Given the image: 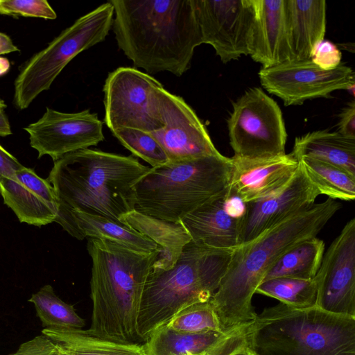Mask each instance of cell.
<instances>
[{
    "label": "cell",
    "instance_id": "obj_31",
    "mask_svg": "<svg viewBox=\"0 0 355 355\" xmlns=\"http://www.w3.org/2000/svg\"><path fill=\"white\" fill-rule=\"evenodd\" d=\"M164 326L181 334L224 332L220 328L218 318L210 300L182 309Z\"/></svg>",
    "mask_w": 355,
    "mask_h": 355
},
{
    "label": "cell",
    "instance_id": "obj_29",
    "mask_svg": "<svg viewBox=\"0 0 355 355\" xmlns=\"http://www.w3.org/2000/svg\"><path fill=\"white\" fill-rule=\"evenodd\" d=\"M44 329H83L85 320L73 306L62 301L51 285H44L28 300Z\"/></svg>",
    "mask_w": 355,
    "mask_h": 355
},
{
    "label": "cell",
    "instance_id": "obj_32",
    "mask_svg": "<svg viewBox=\"0 0 355 355\" xmlns=\"http://www.w3.org/2000/svg\"><path fill=\"white\" fill-rule=\"evenodd\" d=\"M112 132L125 148L152 167L169 162L163 148L151 133L130 128H118Z\"/></svg>",
    "mask_w": 355,
    "mask_h": 355
},
{
    "label": "cell",
    "instance_id": "obj_39",
    "mask_svg": "<svg viewBox=\"0 0 355 355\" xmlns=\"http://www.w3.org/2000/svg\"><path fill=\"white\" fill-rule=\"evenodd\" d=\"M24 166L0 145V179L12 175Z\"/></svg>",
    "mask_w": 355,
    "mask_h": 355
},
{
    "label": "cell",
    "instance_id": "obj_3",
    "mask_svg": "<svg viewBox=\"0 0 355 355\" xmlns=\"http://www.w3.org/2000/svg\"><path fill=\"white\" fill-rule=\"evenodd\" d=\"M150 168L132 155L95 149L62 156L47 178L58 203L55 222L73 211L119 220L135 209L133 187Z\"/></svg>",
    "mask_w": 355,
    "mask_h": 355
},
{
    "label": "cell",
    "instance_id": "obj_17",
    "mask_svg": "<svg viewBox=\"0 0 355 355\" xmlns=\"http://www.w3.org/2000/svg\"><path fill=\"white\" fill-rule=\"evenodd\" d=\"M0 193L21 223L40 227L55 222L58 203L54 189L33 168L23 166L1 178Z\"/></svg>",
    "mask_w": 355,
    "mask_h": 355
},
{
    "label": "cell",
    "instance_id": "obj_35",
    "mask_svg": "<svg viewBox=\"0 0 355 355\" xmlns=\"http://www.w3.org/2000/svg\"><path fill=\"white\" fill-rule=\"evenodd\" d=\"M342 53L334 42L323 40L313 48L311 60L323 70L336 69L342 62Z\"/></svg>",
    "mask_w": 355,
    "mask_h": 355
},
{
    "label": "cell",
    "instance_id": "obj_8",
    "mask_svg": "<svg viewBox=\"0 0 355 355\" xmlns=\"http://www.w3.org/2000/svg\"><path fill=\"white\" fill-rule=\"evenodd\" d=\"M113 17V6L109 1L79 17L29 59L15 80L17 107L27 108L39 94L50 88L73 58L103 42L112 27Z\"/></svg>",
    "mask_w": 355,
    "mask_h": 355
},
{
    "label": "cell",
    "instance_id": "obj_1",
    "mask_svg": "<svg viewBox=\"0 0 355 355\" xmlns=\"http://www.w3.org/2000/svg\"><path fill=\"white\" fill-rule=\"evenodd\" d=\"M118 46L148 73L181 76L202 44L193 0H110Z\"/></svg>",
    "mask_w": 355,
    "mask_h": 355
},
{
    "label": "cell",
    "instance_id": "obj_11",
    "mask_svg": "<svg viewBox=\"0 0 355 355\" xmlns=\"http://www.w3.org/2000/svg\"><path fill=\"white\" fill-rule=\"evenodd\" d=\"M202 44L211 45L223 63L249 55L253 0H193Z\"/></svg>",
    "mask_w": 355,
    "mask_h": 355
},
{
    "label": "cell",
    "instance_id": "obj_10",
    "mask_svg": "<svg viewBox=\"0 0 355 355\" xmlns=\"http://www.w3.org/2000/svg\"><path fill=\"white\" fill-rule=\"evenodd\" d=\"M162 85L136 68L109 73L103 87L104 121L111 132L121 128L153 132L163 126L159 92Z\"/></svg>",
    "mask_w": 355,
    "mask_h": 355
},
{
    "label": "cell",
    "instance_id": "obj_2",
    "mask_svg": "<svg viewBox=\"0 0 355 355\" xmlns=\"http://www.w3.org/2000/svg\"><path fill=\"white\" fill-rule=\"evenodd\" d=\"M340 207V203L328 198L235 248L229 267L210 300L223 331L255 318L252 296L267 272L296 244L316 236Z\"/></svg>",
    "mask_w": 355,
    "mask_h": 355
},
{
    "label": "cell",
    "instance_id": "obj_4",
    "mask_svg": "<svg viewBox=\"0 0 355 355\" xmlns=\"http://www.w3.org/2000/svg\"><path fill=\"white\" fill-rule=\"evenodd\" d=\"M92 261L90 334L115 342L139 340L137 333L141 300L160 249L144 254L114 242L89 238Z\"/></svg>",
    "mask_w": 355,
    "mask_h": 355
},
{
    "label": "cell",
    "instance_id": "obj_28",
    "mask_svg": "<svg viewBox=\"0 0 355 355\" xmlns=\"http://www.w3.org/2000/svg\"><path fill=\"white\" fill-rule=\"evenodd\" d=\"M298 161L320 194L334 200H354V176L340 167L317 159L303 157Z\"/></svg>",
    "mask_w": 355,
    "mask_h": 355
},
{
    "label": "cell",
    "instance_id": "obj_37",
    "mask_svg": "<svg viewBox=\"0 0 355 355\" xmlns=\"http://www.w3.org/2000/svg\"><path fill=\"white\" fill-rule=\"evenodd\" d=\"M338 132L342 135L355 139V102H349L339 114Z\"/></svg>",
    "mask_w": 355,
    "mask_h": 355
},
{
    "label": "cell",
    "instance_id": "obj_25",
    "mask_svg": "<svg viewBox=\"0 0 355 355\" xmlns=\"http://www.w3.org/2000/svg\"><path fill=\"white\" fill-rule=\"evenodd\" d=\"M58 355H147L145 345L123 343L93 336L83 329H43Z\"/></svg>",
    "mask_w": 355,
    "mask_h": 355
},
{
    "label": "cell",
    "instance_id": "obj_41",
    "mask_svg": "<svg viewBox=\"0 0 355 355\" xmlns=\"http://www.w3.org/2000/svg\"><path fill=\"white\" fill-rule=\"evenodd\" d=\"M12 134L8 119L4 110L0 109V137H6Z\"/></svg>",
    "mask_w": 355,
    "mask_h": 355
},
{
    "label": "cell",
    "instance_id": "obj_14",
    "mask_svg": "<svg viewBox=\"0 0 355 355\" xmlns=\"http://www.w3.org/2000/svg\"><path fill=\"white\" fill-rule=\"evenodd\" d=\"M316 306L355 317V218L348 221L323 255L315 276Z\"/></svg>",
    "mask_w": 355,
    "mask_h": 355
},
{
    "label": "cell",
    "instance_id": "obj_13",
    "mask_svg": "<svg viewBox=\"0 0 355 355\" xmlns=\"http://www.w3.org/2000/svg\"><path fill=\"white\" fill-rule=\"evenodd\" d=\"M38 158L50 156L53 162L62 156L96 146L103 141V122L97 114L85 110L66 113L46 107L42 116L24 128Z\"/></svg>",
    "mask_w": 355,
    "mask_h": 355
},
{
    "label": "cell",
    "instance_id": "obj_12",
    "mask_svg": "<svg viewBox=\"0 0 355 355\" xmlns=\"http://www.w3.org/2000/svg\"><path fill=\"white\" fill-rule=\"evenodd\" d=\"M259 77L261 85L270 94L280 98L286 106L328 98L333 92L347 90L354 84L351 67L341 63L335 69L323 70L311 60L287 61L261 68Z\"/></svg>",
    "mask_w": 355,
    "mask_h": 355
},
{
    "label": "cell",
    "instance_id": "obj_18",
    "mask_svg": "<svg viewBox=\"0 0 355 355\" xmlns=\"http://www.w3.org/2000/svg\"><path fill=\"white\" fill-rule=\"evenodd\" d=\"M233 173L230 191L245 203L265 198L285 186L293 178L298 160L291 153L268 159L231 157Z\"/></svg>",
    "mask_w": 355,
    "mask_h": 355
},
{
    "label": "cell",
    "instance_id": "obj_40",
    "mask_svg": "<svg viewBox=\"0 0 355 355\" xmlns=\"http://www.w3.org/2000/svg\"><path fill=\"white\" fill-rule=\"evenodd\" d=\"M15 51H19V49L14 44L11 38L6 33L0 32V55Z\"/></svg>",
    "mask_w": 355,
    "mask_h": 355
},
{
    "label": "cell",
    "instance_id": "obj_33",
    "mask_svg": "<svg viewBox=\"0 0 355 355\" xmlns=\"http://www.w3.org/2000/svg\"><path fill=\"white\" fill-rule=\"evenodd\" d=\"M0 15L46 19L57 17L55 10L46 0H0Z\"/></svg>",
    "mask_w": 355,
    "mask_h": 355
},
{
    "label": "cell",
    "instance_id": "obj_27",
    "mask_svg": "<svg viewBox=\"0 0 355 355\" xmlns=\"http://www.w3.org/2000/svg\"><path fill=\"white\" fill-rule=\"evenodd\" d=\"M324 243L316 236L304 240L284 254L267 272L262 282L277 277L311 279L322 260Z\"/></svg>",
    "mask_w": 355,
    "mask_h": 355
},
{
    "label": "cell",
    "instance_id": "obj_5",
    "mask_svg": "<svg viewBox=\"0 0 355 355\" xmlns=\"http://www.w3.org/2000/svg\"><path fill=\"white\" fill-rule=\"evenodd\" d=\"M234 250L191 241L171 268L151 271L140 303L137 324L139 339L146 341L182 309L209 301L229 267Z\"/></svg>",
    "mask_w": 355,
    "mask_h": 355
},
{
    "label": "cell",
    "instance_id": "obj_9",
    "mask_svg": "<svg viewBox=\"0 0 355 355\" xmlns=\"http://www.w3.org/2000/svg\"><path fill=\"white\" fill-rule=\"evenodd\" d=\"M227 128L235 157L256 159L286 154L282 110L261 88L248 89L233 103Z\"/></svg>",
    "mask_w": 355,
    "mask_h": 355
},
{
    "label": "cell",
    "instance_id": "obj_24",
    "mask_svg": "<svg viewBox=\"0 0 355 355\" xmlns=\"http://www.w3.org/2000/svg\"><path fill=\"white\" fill-rule=\"evenodd\" d=\"M291 153L298 160L307 157L343 168L355 177V139L327 130L297 137Z\"/></svg>",
    "mask_w": 355,
    "mask_h": 355
},
{
    "label": "cell",
    "instance_id": "obj_30",
    "mask_svg": "<svg viewBox=\"0 0 355 355\" xmlns=\"http://www.w3.org/2000/svg\"><path fill=\"white\" fill-rule=\"evenodd\" d=\"M255 293L275 298L291 307L309 308L316 306L318 284L315 277L311 279L277 277L262 282Z\"/></svg>",
    "mask_w": 355,
    "mask_h": 355
},
{
    "label": "cell",
    "instance_id": "obj_22",
    "mask_svg": "<svg viewBox=\"0 0 355 355\" xmlns=\"http://www.w3.org/2000/svg\"><path fill=\"white\" fill-rule=\"evenodd\" d=\"M56 223L78 240H83L85 237L105 239L144 254L159 249L149 238L118 220L105 216L73 211Z\"/></svg>",
    "mask_w": 355,
    "mask_h": 355
},
{
    "label": "cell",
    "instance_id": "obj_6",
    "mask_svg": "<svg viewBox=\"0 0 355 355\" xmlns=\"http://www.w3.org/2000/svg\"><path fill=\"white\" fill-rule=\"evenodd\" d=\"M253 355H355V317L280 303L250 322Z\"/></svg>",
    "mask_w": 355,
    "mask_h": 355
},
{
    "label": "cell",
    "instance_id": "obj_42",
    "mask_svg": "<svg viewBox=\"0 0 355 355\" xmlns=\"http://www.w3.org/2000/svg\"><path fill=\"white\" fill-rule=\"evenodd\" d=\"M10 68V63L8 58L0 57V76L6 74Z\"/></svg>",
    "mask_w": 355,
    "mask_h": 355
},
{
    "label": "cell",
    "instance_id": "obj_23",
    "mask_svg": "<svg viewBox=\"0 0 355 355\" xmlns=\"http://www.w3.org/2000/svg\"><path fill=\"white\" fill-rule=\"evenodd\" d=\"M119 221L151 239L160 249L152 271L171 268L180 257L184 246L191 241L181 222L163 220L135 209L123 215Z\"/></svg>",
    "mask_w": 355,
    "mask_h": 355
},
{
    "label": "cell",
    "instance_id": "obj_15",
    "mask_svg": "<svg viewBox=\"0 0 355 355\" xmlns=\"http://www.w3.org/2000/svg\"><path fill=\"white\" fill-rule=\"evenodd\" d=\"M159 101L163 126L151 135L162 146L169 162L221 154L205 125L182 97L162 87Z\"/></svg>",
    "mask_w": 355,
    "mask_h": 355
},
{
    "label": "cell",
    "instance_id": "obj_20",
    "mask_svg": "<svg viewBox=\"0 0 355 355\" xmlns=\"http://www.w3.org/2000/svg\"><path fill=\"white\" fill-rule=\"evenodd\" d=\"M289 61L311 59L315 46L324 40L327 5L324 0H285Z\"/></svg>",
    "mask_w": 355,
    "mask_h": 355
},
{
    "label": "cell",
    "instance_id": "obj_43",
    "mask_svg": "<svg viewBox=\"0 0 355 355\" xmlns=\"http://www.w3.org/2000/svg\"><path fill=\"white\" fill-rule=\"evenodd\" d=\"M6 107V103L0 98V109L4 110Z\"/></svg>",
    "mask_w": 355,
    "mask_h": 355
},
{
    "label": "cell",
    "instance_id": "obj_7",
    "mask_svg": "<svg viewBox=\"0 0 355 355\" xmlns=\"http://www.w3.org/2000/svg\"><path fill=\"white\" fill-rule=\"evenodd\" d=\"M231 158L222 154L151 167L134 185L135 209L179 223L206 202L228 193Z\"/></svg>",
    "mask_w": 355,
    "mask_h": 355
},
{
    "label": "cell",
    "instance_id": "obj_21",
    "mask_svg": "<svg viewBox=\"0 0 355 355\" xmlns=\"http://www.w3.org/2000/svg\"><path fill=\"white\" fill-rule=\"evenodd\" d=\"M227 193L206 202L181 220L191 241L222 249L240 245L241 219L225 211L223 204Z\"/></svg>",
    "mask_w": 355,
    "mask_h": 355
},
{
    "label": "cell",
    "instance_id": "obj_16",
    "mask_svg": "<svg viewBox=\"0 0 355 355\" xmlns=\"http://www.w3.org/2000/svg\"><path fill=\"white\" fill-rule=\"evenodd\" d=\"M319 195L299 162L295 174L285 186L265 198L246 202V211L241 222L240 245L308 209Z\"/></svg>",
    "mask_w": 355,
    "mask_h": 355
},
{
    "label": "cell",
    "instance_id": "obj_19",
    "mask_svg": "<svg viewBox=\"0 0 355 355\" xmlns=\"http://www.w3.org/2000/svg\"><path fill=\"white\" fill-rule=\"evenodd\" d=\"M253 5L250 55L262 68L289 61L285 0H253Z\"/></svg>",
    "mask_w": 355,
    "mask_h": 355
},
{
    "label": "cell",
    "instance_id": "obj_26",
    "mask_svg": "<svg viewBox=\"0 0 355 355\" xmlns=\"http://www.w3.org/2000/svg\"><path fill=\"white\" fill-rule=\"evenodd\" d=\"M227 331L181 334L163 326L150 334L144 345L147 355H207Z\"/></svg>",
    "mask_w": 355,
    "mask_h": 355
},
{
    "label": "cell",
    "instance_id": "obj_36",
    "mask_svg": "<svg viewBox=\"0 0 355 355\" xmlns=\"http://www.w3.org/2000/svg\"><path fill=\"white\" fill-rule=\"evenodd\" d=\"M10 355H58L53 342L42 334L22 343L17 351Z\"/></svg>",
    "mask_w": 355,
    "mask_h": 355
},
{
    "label": "cell",
    "instance_id": "obj_34",
    "mask_svg": "<svg viewBox=\"0 0 355 355\" xmlns=\"http://www.w3.org/2000/svg\"><path fill=\"white\" fill-rule=\"evenodd\" d=\"M250 322L229 330L207 355H253L248 338Z\"/></svg>",
    "mask_w": 355,
    "mask_h": 355
},
{
    "label": "cell",
    "instance_id": "obj_38",
    "mask_svg": "<svg viewBox=\"0 0 355 355\" xmlns=\"http://www.w3.org/2000/svg\"><path fill=\"white\" fill-rule=\"evenodd\" d=\"M223 205L227 214L236 219H242L246 211V203L230 190L224 199Z\"/></svg>",
    "mask_w": 355,
    "mask_h": 355
}]
</instances>
